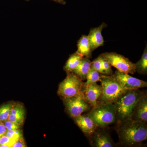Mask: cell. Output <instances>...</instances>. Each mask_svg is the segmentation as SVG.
I'll return each instance as SVG.
<instances>
[{
    "label": "cell",
    "instance_id": "cell-1",
    "mask_svg": "<svg viewBox=\"0 0 147 147\" xmlns=\"http://www.w3.org/2000/svg\"><path fill=\"white\" fill-rule=\"evenodd\" d=\"M116 123L115 129L121 145L125 147H139L146 140L147 123L131 119Z\"/></svg>",
    "mask_w": 147,
    "mask_h": 147
},
{
    "label": "cell",
    "instance_id": "cell-2",
    "mask_svg": "<svg viewBox=\"0 0 147 147\" xmlns=\"http://www.w3.org/2000/svg\"><path fill=\"white\" fill-rule=\"evenodd\" d=\"M144 93L139 89L129 90L115 101L116 121L131 118L135 104Z\"/></svg>",
    "mask_w": 147,
    "mask_h": 147
},
{
    "label": "cell",
    "instance_id": "cell-3",
    "mask_svg": "<svg viewBox=\"0 0 147 147\" xmlns=\"http://www.w3.org/2000/svg\"><path fill=\"white\" fill-rule=\"evenodd\" d=\"M102 88V93L97 103L113 104L127 92L112 76L101 74L100 81Z\"/></svg>",
    "mask_w": 147,
    "mask_h": 147
},
{
    "label": "cell",
    "instance_id": "cell-4",
    "mask_svg": "<svg viewBox=\"0 0 147 147\" xmlns=\"http://www.w3.org/2000/svg\"><path fill=\"white\" fill-rule=\"evenodd\" d=\"M87 115L94 121L98 127L105 128L117 121L113 104L97 103L92 107Z\"/></svg>",
    "mask_w": 147,
    "mask_h": 147
},
{
    "label": "cell",
    "instance_id": "cell-5",
    "mask_svg": "<svg viewBox=\"0 0 147 147\" xmlns=\"http://www.w3.org/2000/svg\"><path fill=\"white\" fill-rule=\"evenodd\" d=\"M84 83L78 76L72 72L67 74V76L59 85L58 94L62 98L74 96L82 91Z\"/></svg>",
    "mask_w": 147,
    "mask_h": 147
},
{
    "label": "cell",
    "instance_id": "cell-6",
    "mask_svg": "<svg viewBox=\"0 0 147 147\" xmlns=\"http://www.w3.org/2000/svg\"><path fill=\"white\" fill-rule=\"evenodd\" d=\"M63 100L67 112L73 119L92 108L85 100L82 91L71 97L63 98Z\"/></svg>",
    "mask_w": 147,
    "mask_h": 147
},
{
    "label": "cell",
    "instance_id": "cell-7",
    "mask_svg": "<svg viewBox=\"0 0 147 147\" xmlns=\"http://www.w3.org/2000/svg\"><path fill=\"white\" fill-rule=\"evenodd\" d=\"M101 55L109 62L111 66L121 72L132 74L136 72L135 63L123 55L115 53H106Z\"/></svg>",
    "mask_w": 147,
    "mask_h": 147
},
{
    "label": "cell",
    "instance_id": "cell-8",
    "mask_svg": "<svg viewBox=\"0 0 147 147\" xmlns=\"http://www.w3.org/2000/svg\"><path fill=\"white\" fill-rule=\"evenodd\" d=\"M121 86L125 89L128 90L139 89L147 86V82L129 75L128 74L116 70L112 75Z\"/></svg>",
    "mask_w": 147,
    "mask_h": 147
},
{
    "label": "cell",
    "instance_id": "cell-9",
    "mask_svg": "<svg viewBox=\"0 0 147 147\" xmlns=\"http://www.w3.org/2000/svg\"><path fill=\"white\" fill-rule=\"evenodd\" d=\"M92 146L94 147H114L116 144L108 132L98 127L89 137Z\"/></svg>",
    "mask_w": 147,
    "mask_h": 147
},
{
    "label": "cell",
    "instance_id": "cell-10",
    "mask_svg": "<svg viewBox=\"0 0 147 147\" xmlns=\"http://www.w3.org/2000/svg\"><path fill=\"white\" fill-rule=\"evenodd\" d=\"M82 92L86 101L92 107L97 104L98 101L102 93L101 85H98L97 82L91 83L86 86H83Z\"/></svg>",
    "mask_w": 147,
    "mask_h": 147
},
{
    "label": "cell",
    "instance_id": "cell-11",
    "mask_svg": "<svg viewBox=\"0 0 147 147\" xmlns=\"http://www.w3.org/2000/svg\"><path fill=\"white\" fill-rule=\"evenodd\" d=\"M131 119L147 123V96L146 93L141 96L135 104Z\"/></svg>",
    "mask_w": 147,
    "mask_h": 147
},
{
    "label": "cell",
    "instance_id": "cell-12",
    "mask_svg": "<svg viewBox=\"0 0 147 147\" xmlns=\"http://www.w3.org/2000/svg\"><path fill=\"white\" fill-rule=\"evenodd\" d=\"M73 119L76 125L87 137H89L98 127L94 121L87 114L80 115Z\"/></svg>",
    "mask_w": 147,
    "mask_h": 147
},
{
    "label": "cell",
    "instance_id": "cell-13",
    "mask_svg": "<svg viewBox=\"0 0 147 147\" xmlns=\"http://www.w3.org/2000/svg\"><path fill=\"white\" fill-rule=\"evenodd\" d=\"M107 26L105 23H102L100 26L91 29L88 36L89 41L92 52L98 47L102 46L104 40L101 32L102 29Z\"/></svg>",
    "mask_w": 147,
    "mask_h": 147
},
{
    "label": "cell",
    "instance_id": "cell-14",
    "mask_svg": "<svg viewBox=\"0 0 147 147\" xmlns=\"http://www.w3.org/2000/svg\"><path fill=\"white\" fill-rule=\"evenodd\" d=\"M25 110L21 103H14L9 117V120L19 125L24 123L25 117Z\"/></svg>",
    "mask_w": 147,
    "mask_h": 147
},
{
    "label": "cell",
    "instance_id": "cell-15",
    "mask_svg": "<svg viewBox=\"0 0 147 147\" xmlns=\"http://www.w3.org/2000/svg\"><path fill=\"white\" fill-rule=\"evenodd\" d=\"M92 52L88 36L83 35L77 42V50L76 53L82 55V57L90 59L92 57Z\"/></svg>",
    "mask_w": 147,
    "mask_h": 147
},
{
    "label": "cell",
    "instance_id": "cell-16",
    "mask_svg": "<svg viewBox=\"0 0 147 147\" xmlns=\"http://www.w3.org/2000/svg\"><path fill=\"white\" fill-rule=\"evenodd\" d=\"M91 63L89 58L84 57L79 65L72 71V73L76 74L82 81H85L90 68Z\"/></svg>",
    "mask_w": 147,
    "mask_h": 147
},
{
    "label": "cell",
    "instance_id": "cell-17",
    "mask_svg": "<svg viewBox=\"0 0 147 147\" xmlns=\"http://www.w3.org/2000/svg\"><path fill=\"white\" fill-rule=\"evenodd\" d=\"M83 57L76 53L70 56L64 67L65 70L67 74L72 72L78 66Z\"/></svg>",
    "mask_w": 147,
    "mask_h": 147
},
{
    "label": "cell",
    "instance_id": "cell-18",
    "mask_svg": "<svg viewBox=\"0 0 147 147\" xmlns=\"http://www.w3.org/2000/svg\"><path fill=\"white\" fill-rule=\"evenodd\" d=\"M135 70L138 73L146 75L147 73V49L145 47L141 59L135 63Z\"/></svg>",
    "mask_w": 147,
    "mask_h": 147
},
{
    "label": "cell",
    "instance_id": "cell-19",
    "mask_svg": "<svg viewBox=\"0 0 147 147\" xmlns=\"http://www.w3.org/2000/svg\"><path fill=\"white\" fill-rule=\"evenodd\" d=\"M14 103L8 102L0 107V122L4 123L8 120Z\"/></svg>",
    "mask_w": 147,
    "mask_h": 147
},
{
    "label": "cell",
    "instance_id": "cell-20",
    "mask_svg": "<svg viewBox=\"0 0 147 147\" xmlns=\"http://www.w3.org/2000/svg\"><path fill=\"white\" fill-rule=\"evenodd\" d=\"M101 74H101L91 67L86 76V82L84 83L83 86H87L91 83L99 82Z\"/></svg>",
    "mask_w": 147,
    "mask_h": 147
},
{
    "label": "cell",
    "instance_id": "cell-21",
    "mask_svg": "<svg viewBox=\"0 0 147 147\" xmlns=\"http://www.w3.org/2000/svg\"><path fill=\"white\" fill-rule=\"evenodd\" d=\"M101 58V64L102 70L104 72V75L112 76L113 72L111 68V65L106 59H105L101 55H100Z\"/></svg>",
    "mask_w": 147,
    "mask_h": 147
},
{
    "label": "cell",
    "instance_id": "cell-22",
    "mask_svg": "<svg viewBox=\"0 0 147 147\" xmlns=\"http://www.w3.org/2000/svg\"><path fill=\"white\" fill-rule=\"evenodd\" d=\"M5 135L16 141L23 137V132L20 129L14 130H7Z\"/></svg>",
    "mask_w": 147,
    "mask_h": 147
},
{
    "label": "cell",
    "instance_id": "cell-23",
    "mask_svg": "<svg viewBox=\"0 0 147 147\" xmlns=\"http://www.w3.org/2000/svg\"><path fill=\"white\" fill-rule=\"evenodd\" d=\"M15 142V140L3 135L0 138V147H12Z\"/></svg>",
    "mask_w": 147,
    "mask_h": 147
},
{
    "label": "cell",
    "instance_id": "cell-24",
    "mask_svg": "<svg viewBox=\"0 0 147 147\" xmlns=\"http://www.w3.org/2000/svg\"><path fill=\"white\" fill-rule=\"evenodd\" d=\"M91 67H92L101 74H104V72H103L102 69L100 55L98 56L97 58L95 59L93 61L91 62Z\"/></svg>",
    "mask_w": 147,
    "mask_h": 147
},
{
    "label": "cell",
    "instance_id": "cell-25",
    "mask_svg": "<svg viewBox=\"0 0 147 147\" xmlns=\"http://www.w3.org/2000/svg\"><path fill=\"white\" fill-rule=\"evenodd\" d=\"M5 125L6 128L7 130H14V129H20L21 128V125L11 121L7 120L3 123Z\"/></svg>",
    "mask_w": 147,
    "mask_h": 147
},
{
    "label": "cell",
    "instance_id": "cell-26",
    "mask_svg": "<svg viewBox=\"0 0 147 147\" xmlns=\"http://www.w3.org/2000/svg\"><path fill=\"white\" fill-rule=\"evenodd\" d=\"M26 147L24 138H20L18 140H16V142L13 144L12 147Z\"/></svg>",
    "mask_w": 147,
    "mask_h": 147
},
{
    "label": "cell",
    "instance_id": "cell-27",
    "mask_svg": "<svg viewBox=\"0 0 147 147\" xmlns=\"http://www.w3.org/2000/svg\"><path fill=\"white\" fill-rule=\"evenodd\" d=\"M7 129L6 128L3 123L0 122V138L3 135H5Z\"/></svg>",
    "mask_w": 147,
    "mask_h": 147
},
{
    "label": "cell",
    "instance_id": "cell-28",
    "mask_svg": "<svg viewBox=\"0 0 147 147\" xmlns=\"http://www.w3.org/2000/svg\"><path fill=\"white\" fill-rule=\"evenodd\" d=\"M53 1H55L60 3L64 4V0H53Z\"/></svg>",
    "mask_w": 147,
    "mask_h": 147
}]
</instances>
